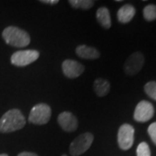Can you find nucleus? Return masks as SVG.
<instances>
[{"mask_svg":"<svg viewBox=\"0 0 156 156\" xmlns=\"http://www.w3.org/2000/svg\"><path fill=\"white\" fill-rule=\"evenodd\" d=\"M76 53L79 57L89 60H95L100 57V52L98 50L85 44L77 46L76 49Z\"/></svg>","mask_w":156,"mask_h":156,"instance_id":"11","label":"nucleus"},{"mask_svg":"<svg viewBox=\"0 0 156 156\" xmlns=\"http://www.w3.org/2000/svg\"><path fill=\"white\" fill-rule=\"evenodd\" d=\"M137 156H151V152L149 146L147 145V142H140L136 150Z\"/></svg>","mask_w":156,"mask_h":156,"instance_id":"18","label":"nucleus"},{"mask_svg":"<svg viewBox=\"0 0 156 156\" xmlns=\"http://www.w3.org/2000/svg\"><path fill=\"white\" fill-rule=\"evenodd\" d=\"M0 156H8V155L5 154H0Z\"/></svg>","mask_w":156,"mask_h":156,"instance_id":"22","label":"nucleus"},{"mask_svg":"<svg viewBox=\"0 0 156 156\" xmlns=\"http://www.w3.org/2000/svg\"><path fill=\"white\" fill-rule=\"evenodd\" d=\"M135 8L132 5H124L122 6L117 12L118 21L122 23H127L130 22L135 15Z\"/></svg>","mask_w":156,"mask_h":156,"instance_id":"12","label":"nucleus"},{"mask_svg":"<svg viewBox=\"0 0 156 156\" xmlns=\"http://www.w3.org/2000/svg\"><path fill=\"white\" fill-rule=\"evenodd\" d=\"M144 90L146 94L150 97L151 99L156 101V82H149L144 86Z\"/></svg>","mask_w":156,"mask_h":156,"instance_id":"17","label":"nucleus"},{"mask_svg":"<svg viewBox=\"0 0 156 156\" xmlns=\"http://www.w3.org/2000/svg\"><path fill=\"white\" fill-rule=\"evenodd\" d=\"M17 156H38L35 153H31V152H23L20 153Z\"/></svg>","mask_w":156,"mask_h":156,"instance_id":"21","label":"nucleus"},{"mask_svg":"<svg viewBox=\"0 0 156 156\" xmlns=\"http://www.w3.org/2000/svg\"><path fill=\"white\" fill-rule=\"evenodd\" d=\"M41 3L45 4V5H55L56 4H58V0H41Z\"/></svg>","mask_w":156,"mask_h":156,"instance_id":"20","label":"nucleus"},{"mask_svg":"<svg viewBox=\"0 0 156 156\" xmlns=\"http://www.w3.org/2000/svg\"><path fill=\"white\" fill-rule=\"evenodd\" d=\"M94 135L91 133H84L78 135L69 145V154L72 156L83 154L92 145Z\"/></svg>","mask_w":156,"mask_h":156,"instance_id":"4","label":"nucleus"},{"mask_svg":"<svg viewBox=\"0 0 156 156\" xmlns=\"http://www.w3.org/2000/svg\"><path fill=\"white\" fill-rule=\"evenodd\" d=\"M94 90L97 96H105L108 94L110 90V83L105 79L97 78L94 82Z\"/></svg>","mask_w":156,"mask_h":156,"instance_id":"14","label":"nucleus"},{"mask_svg":"<svg viewBox=\"0 0 156 156\" xmlns=\"http://www.w3.org/2000/svg\"><path fill=\"white\" fill-rule=\"evenodd\" d=\"M26 124L25 117L17 108L7 111L0 119V133H11L22 129Z\"/></svg>","mask_w":156,"mask_h":156,"instance_id":"1","label":"nucleus"},{"mask_svg":"<svg viewBox=\"0 0 156 156\" xmlns=\"http://www.w3.org/2000/svg\"><path fill=\"white\" fill-rule=\"evenodd\" d=\"M147 133L150 136L152 141L156 145V122H153L147 128Z\"/></svg>","mask_w":156,"mask_h":156,"instance_id":"19","label":"nucleus"},{"mask_svg":"<svg viewBox=\"0 0 156 156\" xmlns=\"http://www.w3.org/2000/svg\"><path fill=\"white\" fill-rule=\"evenodd\" d=\"M143 17L146 21H154L156 20V5H148L143 9Z\"/></svg>","mask_w":156,"mask_h":156,"instance_id":"16","label":"nucleus"},{"mask_svg":"<svg viewBox=\"0 0 156 156\" xmlns=\"http://www.w3.org/2000/svg\"><path fill=\"white\" fill-rule=\"evenodd\" d=\"M62 156H67L66 154H63V155H62Z\"/></svg>","mask_w":156,"mask_h":156,"instance_id":"23","label":"nucleus"},{"mask_svg":"<svg viewBox=\"0 0 156 156\" xmlns=\"http://www.w3.org/2000/svg\"><path fill=\"white\" fill-rule=\"evenodd\" d=\"M2 37L7 44L16 48L26 47L30 43V35L25 30L16 26H9L5 29Z\"/></svg>","mask_w":156,"mask_h":156,"instance_id":"2","label":"nucleus"},{"mask_svg":"<svg viewBox=\"0 0 156 156\" xmlns=\"http://www.w3.org/2000/svg\"><path fill=\"white\" fill-rule=\"evenodd\" d=\"M62 69L65 76L69 79H74L80 76L84 72L85 68L84 66L72 59H67L62 62Z\"/></svg>","mask_w":156,"mask_h":156,"instance_id":"9","label":"nucleus"},{"mask_svg":"<svg viewBox=\"0 0 156 156\" xmlns=\"http://www.w3.org/2000/svg\"><path fill=\"white\" fill-rule=\"evenodd\" d=\"M51 117V108L45 103H38L31 108L29 115L30 122L36 125H44Z\"/></svg>","mask_w":156,"mask_h":156,"instance_id":"3","label":"nucleus"},{"mask_svg":"<svg viewBox=\"0 0 156 156\" xmlns=\"http://www.w3.org/2000/svg\"><path fill=\"white\" fill-rule=\"evenodd\" d=\"M39 52L35 50H18L11 57V63L17 67H25L38 59Z\"/></svg>","mask_w":156,"mask_h":156,"instance_id":"5","label":"nucleus"},{"mask_svg":"<svg viewBox=\"0 0 156 156\" xmlns=\"http://www.w3.org/2000/svg\"><path fill=\"white\" fill-rule=\"evenodd\" d=\"M154 115V108L147 101H140L134 109V119L138 122H146Z\"/></svg>","mask_w":156,"mask_h":156,"instance_id":"8","label":"nucleus"},{"mask_svg":"<svg viewBox=\"0 0 156 156\" xmlns=\"http://www.w3.org/2000/svg\"><path fill=\"white\" fill-rule=\"evenodd\" d=\"M69 4L75 9L89 10L95 5V1L91 0H69Z\"/></svg>","mask_w":156,"mask_h":156,"instance_id":"15","label":"nucleus"},{"mask_svg":"<svg viewBox=\"0 0 156 156\" xmlns=\"http://www.w3.org/2000/svg\"><path fill=\"white\" fill-rule=\"evenodd\" d=\"M57 122L62 130L69 133L76 131L78 128L77 119L70 112H62L57 117Z\"/></svg>","mask_w":156,"mask_h":156,"instance_id":"10","label":"nucleus"},{"mask_svg":"<svg viewBox=\"0 0 156 156\" xmlns=\"http://www.w3.org/2000/svg\"><path fill=\"white\" fill-rule=\"evenodd\" d=\"M134 140V128L130 124H122L117 134L119 147L122 150H128L132 147Z\"/></svg>","mask_w":156,"mask_h":156,"instance_id":"6","label":"nucleus"},{"mask_svg":"<svg viewBox=\"0 0 156 156\" xmlns=\"http://www.w3.org/2000/svg\"><path fill=\"white\" fill-rule=\"evenodd\" d=\"M96 19L104 29L111 27V17L108 9L106 7H101L96 11Z\"/></svg>","mask_w":156,"mask_h":156,"instance_id":"13","label":"nucleus"},{"mask_svg":"<svg viewBox=\"0 0 156 156\" xmlns=\"http://www.w3.org/2000/svg\"><path fill=\"white\" fill-rule=\"evenodd\" d=\"M144 64V56L139 51L134 52L128 56L124 63V71L128 76H134L142 69Z\"/></svg>","mask_w":156,"mask_h":156,"instance_id":"7","label":"nucleus"}]
</instances>
